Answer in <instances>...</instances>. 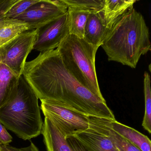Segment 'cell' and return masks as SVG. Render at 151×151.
<instances>
[{
    "mask_svg": "<svg viewBox=\"0 0 151 151\" xmlns=\"http://www.w3.org/2000/svg\"><path fill=\"white\" fill-rule=\"evenodd\" d=\"M22 75L40 100L55 101L86 116L116 120L106 101L83 86L66 69L57 49L40 53L26 62Z\"/></svg>",
    "mask_w": 151,
    "mask_h": 151,
    "instance_id": "1",
    "label": "cell"
},
{
    "mask_svg": "<svg viewBox=\"0 0 151 151\" xmlns=\"http://www.w3.org/2000/svg\"><path fill=\"white\" fill-rule=\"evenodd\" d=\"M151 46L149 29L143 16L133 7L115 23L101 45L109 61L132 68L151 51Z\"/></svg>",
    "mask_w": 151,
    "mask_h": 151,
    "instance_id": "2",
    "label": "cell"
},
{
    "mask_svg": "<svg viewBox=\"0 0 151 151\" xmlns=\"http://www.w3.org/2000/svg\"><path fill=\"white\" fill-rule=\"evenodd\" d=\"M38 99L22 75L7 101L0 107V122L23 140L37 137L44 123Z\"/></svg>",
    "mask_w": 151,
    "mask_h": 151,
    "instance_id": "3",
    "label": "cell"
},
{
    "mask_svg": "<svg viewBox=\"0 0 151 151\" xmlns=\"http://www.w3.org/2000/svg\"><path fill=\"white\" fill-rule=\"evenodd\" d=\"M99 47L68 34L57 48L68 71L92 93L104 101L95 69V55Z\"/></svg>",
    "mask_w": 151,
    "mask_h": 151,
    "instance_id": "4",
    "label": "cell"
},
{
    "mask_svg": "<svg viewBox=\"0 0 151 151\" xmlns=\"http://www.w3.org/2000/svg\"><path fill=\"white\" fill-rule=\"evenodd\" d=\"M45 117L49 119L66 139L89 128L88 116L71 111L53 100H40Z\"/></svg>",
    "mask_w": 151,
    "mask_h": 151,
    "instance_id": "5",
    "label": "cell"
},
{
    "mask_svg": "<svg viewBox=\"0 0 151 151\" xmlns=\"http://www.w3.org/2000/svg\"><path fill=\"white\" fill-rule=\"evenodd\" d=\"M37 34L36 29L25 32L0 47V63L8 67L18 77L23 73Z\"/></svg>",
    "mask_w": 151,
    "mask_h": 151,
    "instance_id": "6",
    "label": "cell"
},
{
    "mask_svg": "<svg viewBox=\"0 0 151 151\" xmlns=\"http://www.w3.org/2000/svg\"><path fill=\"white\" fill-rule=\"evenodd\" d=\"M36 30L37 37L33 50L44 53L57 49L62 41L69 34L68 12Z\"/></svg>",
    "mask_w": 151,
    "mask_h": 151,
    "instance_id": "7",
    "label": "cell"
},
{
    "mask_svg": "<svg viewBox=\"0 0 151 151\" xmlns=\"http://www.w3.org/2000/svg\"><path fill=\"white\" fill-rule=\"evenodd\" d=\"M67 12L68 6L63 0H40L15 19L29 24L34 30Z\"/></svg>",
    "mask_w": 151,
    "mask_h": 151,
    "instance_id": "8",
    "label": "cell"
},
{
    "mask_svg": "<svg viewBox=\"0 0 151 151\" xmlns=\"http://www.w3.org/2000/svg\"><path fill=\"white\" fill-rule=\"evenodd\" d=\"M72 137L82 145L86 151H118L108 137L89 127Z\"/></svg>",
    "mask_w": 151,
    "mask_h": 151,
    "instance_id": "9",
    "label": "cell"
},
{
    "mask_svg": "<svg viewBox=\"0 0 151 151\" xmlns=\"http://www.w3.org/2000/svg\"><path fill=\"white\" fill-rule=\"evenodd\" d=\"M89 127L92 128L109 138L118 151H141L130 143L111 128L110 119L97 116H88Z\"/></svg>",
    "mask_w": 151,
    "mask_h": 151,
    "instance_id": "10",
    "label": "cell"
},
{
    "mask_svg": "<svg viewBox=\"0 0 151 151\" xmlns=\"http://www.w3.org/2000/svg\"><path fill=\"white\" fill-rule=\"evenodd\" d=\"M136 1V0H105L99 14L107 29L109 30L119 18L133 7Z\"/></svg>",
    "mask_w": 151,
    "mask_h": 151,
    "instance_id": "11",
    "label": "cell"
},
{
    "mask_svg": "<svg viewBox=\"0 0 151 151\" xmlns=\"http://www.w3.org/2000/svg\"><path fill=\"white\" fill-rule=\"evenodd\" d=\"M41 134L47 151H73L67 139L56 126L45 117Z\"/></svg>",
    "mask_w": 151,
    "mask_h": 151,
    "instance_id": "12",
    "label": "cell"
},
{
    "mask_svg": "<svg viewBox=\"0 0 151 151\" xmlns=\"http://www.w3.org/2000/svg\"><path fill=\"white\" fill-rule=\"evenodd\" d=\"M109 31L103 24L99 12L91 13L86 21L83 39L89 44L99 48Z\"/></svg>",
    "mask_w": 151,
    "mask_h": 151,
    "instance_id": "13",
    "label": "cell"
},
{
    "mask_svg": "<svg viewBox=\"0 0 151 151\" xmlns=\"http://www.w3.org/2000/svg\"><path fill=\"white\" fill-rule=\"evenodd\" d=\"M111 128L141 151H151V141L147 136L116 120H111Z\"/></svg>",
    "mask_w": 151,
    "mask_h": 151,
    "instance_id": "14",
    "label": "cell"
},
{
    "mask_svg": "<svg viewBox=\"0 0 151 151\" xmlns=\"http://www.w3.org/2000/svg\"><path fill=\"white\" fill-rule=\"evenodd\" d=\"M32 30L29 24L17 19L0 20V47L23 32Z\"/></svg>",
    "mask_w": 151,
    "mask_h": 151,
    "instance_id": "15",
    "label": "cell"
},
{
    "mask_svg": "<svg viewBox=\"0 0 151 151\" xmlns=\"http://www.w3.org/2000/svg\"><path fill=\"white\" fill-rule=\"evenodd\" d=\"M19 78L8 67L0 63V107L9 99Z\"/></svg>",
    "mask_w": 151,
    "mask_h": 151,
    "instance_id": "16",
    "label": "cell"
},
{
    "mask_svg": "<svg viewBox=\"0 0 151 151\" xmlns=\"http://www.w3.org/2000/svg\"><path fill=\"white\" fill-rule=\"evenodd\" d=\"M90 14L85 11L68 8L69 34L83 39L85 28Z\"/></svg>",
    "mask_w": 151,
    "mask_h": 151,
    "instance_id": "17",
    "label": "cell"
},
{
    "mask_svg": "<svg viewBox=\"0 0 151 151\" xmlns=\"http://www.w3.org/2000/svg\"><path fill=\"white\" fill-rule=\"evenodd\" d=\"M68 8L85 11L90 13L100 12L105 0H63Z\"/></svg>",
    "mask_w": 151,
    "mask_h": 151,
    "instance_id": "18",
    "label": "cell"
},
{
    "mask_svg": "<svg viewBox=\"0 0 151 151\" xmlns=\"http://www.w3.org/2000/svg\"><path fill=\"white\" fill-rule=\"evenodd\" d=\"M144 88L145 113L142 125L143 128L150 134L151 133V79L150 75L146 71L144 74Z\"/></svg>",
    "mask_w": 151,
    "mask_h": 151,
    "instance_id": "19",
    "label": "cell"
},
{
    "mask_svg": "<svg viewBox=\"0 0 151 151\" xmlns=\"http://www.w3.org/2000/svg\"><path fill=\"white\" fill-rule=\"evenodd\" d=\"M40 0H18L6 13V19H15L20 15L23 14L32 5L37 3Z\"/></svg>",
    "mask_w": 151,
    "mask_h": 151,
    "instance_id": "20",
    "label": "cell"
},
{
    "mask_svg": "<svg viewBox=\"0 0 151 151\" xmlns=\"http://www.w3.org/2000/svg\"><path fill=\"white\" fill-rule=\"evenodd\" d=\"M12 139L13 137L11 135L0 122V145H9L12 142Z\"/></svg>",
    "mask_w": 151,
    "mask_h": 151,
    "instance_id": "21",
    "label": "cell"
},
{
    "mask_svg": "<svg viewBox=\"0 0 151 151\" xmlns=\"http://www.w3.org/2000/svg\"><path fill=\"white\" fill-rule=\"evenodd\" d=\"M18 0H0V20L5 18V15Z\"/></svg>",
    "mask_w": 151,
    "mask_h": 151,
    "instance_id": "22",
    "label": "cell"
},
{
    "mask_svg": "<svg viewBox=\"0 0 151 151\" xmlns=\"http://www.w3.org/2000/svg\"><path fill=\"white\" fill-rule=\"evenodd\" d=\"M2 151H40L38 147L34 145V143L31 142L29 146L27 147L17 148L9 145H0Z\"/></svg>",
    "mask_w": 151,
    "mask_h": 151,
    "instance_id": "23",
    "label": "cell"
},
{
    "mask_svg": "<svg viewBox=\"0 0 151 151\" xmlns=\"http://www.w3.org/2000/svg\"><path fill=\"white\" fill-rule=\"evenodd\" d=\"M67 141L73 151H86L81 144L73 137L67 139Z\"/></svg>",
    "mask_w": 151,
    "mask_h": 151,
    "instance_id": "24",
    "label": "cell"
},
{
    "mask_svg": "<svg viewBox=\"0 0 151 151\" xmlns=\"http://www.w3.org/2000/svg\"><path fill=\"white\" fill-rule=\"evenodd\" d=\"M0 151H2V150H1V146H0Z\"/></svg>",
    "mask_w": 151,
    "mask_h": 151,
    "instance_id": "25",
    "label": "cell"
}]
</instances>
